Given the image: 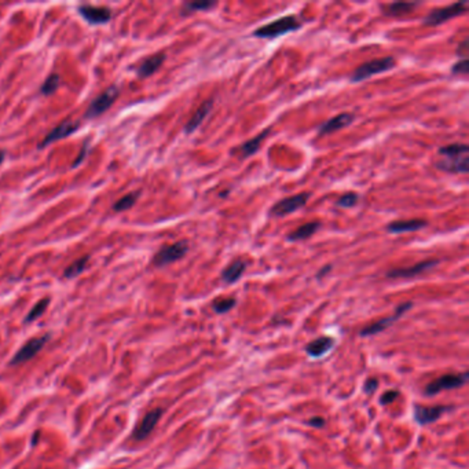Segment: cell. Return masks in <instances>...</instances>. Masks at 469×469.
Here are the masks:
<instances>
[{"label": "cell", "instance_id": "484cf974", "mask_svg": "<svg viewBox=\"0 0 469 469\" xmlns=\"http://www.w3.org/2000/svg\"><path fill=\"white\" fill-rule=\"evenodd\" d=\"M440 157H458L469 154V147L465 143H451L447 146H443L439 149Z\"/></svg>", "mask_w": 469, "mask_h": 469}, {"label": "cell", "instance_id": "ba28073f", "mask_svg": "<svg viewBox=\"0 0 469 469\" xmlns=\"http://www.w3.org/2000/svg\"><path fill=\"white\" fill-rule=\"evenodd\" d=\"M49 340V336H41V337H33L30 338L29 342H26L22 347L17 351L13 359H11V365L17 366V365H22L25 362L30 361L32 358H34L44 347V344Z\"/></svg>", "mask_w": 469, "mask_h": 469}, {"label": "cell", "instance_id": "2e32d148", "mask_svg": "<svg viewBox=\"0 0 469 469\" xmlns=\"http://www.w3.org/2000/svg\"><path fill=\"white\" fill-rule=\"evenodd\" d=\"M354 120H355V116L352 113H340L337 116L329 118L327 121L323 122L322 125L319 127V130H318V134L319 135H329V134H333V132L340 131L343 128L351 125Z\"/></svg>", "mask_w": 469, "mask_h": 469}, {"label": "cell", "instance_id": "4316f807", "mask_svg": "<svg viewBox=\"0 0 469 469\" xmlns=\"http://www.w3.org/2000/svg\"><path fill=\"white\" fill-rule=\"evenodd\" d=\"M88 259H90V256H83V258H80V259L74 260L73 263L65 269V277H66V278H74V277L80 275V274L86 270V267H87Z\"/></svg>", "mask_w": 469, "mask_h": 469}, {"label": "cell", "instance_id": "836d02e7", "mask_svg": "<svg viewBox=\"0 0 469 469\" xmlns=\"http://www.w3.org/2000/svg\"><path fill=\"white\" fill-rule=\"evenodd\" d=\"M396 398H399V391L396 390H390V391L384 392L380 398V403L381 405H390L392 402H395Z\"/></svg>", "mask_w": 469, "mask_h": 469}, {"label": "cell", "instance_id": "52a82bcc", "mask_svg": "<svg viewBox=\"0 0 469 469\" xmlns=\"http://www.w3.org/2000/svg\"><path fill=\"white\" fill-rule=\"evenodd\" d=\"M468 380V373H462V374H443V376L438 377L434 381L430 382L425 387V394L428 396L436 395L440 391H445V390H454V388H459L462 387Z\"/></svg>", "mask_w": 469, "mask_h": 469}, {"label": "cell", "instance_id": "ab89813d", "mask_svg": "<svg viewBox=\"0 0 469 469\" xmlns=\"http://www.w3.org/2000/svg\"><path fill=\"white\" fill-rule=\"evenodd\" d=\"M5 156H6V153L3 152V150H0V165H2V162L5 161Z\"/></svg>", "mask_w": 469, "mask_h": 469}, {"label": "cell", "instance_id": "d6986e66", "mask_svg": "<svg viewBox=\"0 0 469 469\" xmlns=\"http://www.w3.org/2000/svg\"><path fill=\"white\" fill-rule=\"evenodd\" d=\"M321 226H322V223L318 222V220H313V222L304 223V225H302L300 227L293 230V231H290L288 234V237H286V240L290 241V242L308 240L310 237H313L318 230L321 229Z\"/></svg>", "mask_w": 469, "mask_h": 469}, {"label": "cell", "instance_id": "7402d4cb", "mask_svg": "<svg viewBox=\"0 0 469 469\" xmlns=\"http://www.w3.org/2000/svg\"><path fill=\"white\" fill-rule=\"evenodd\" d=\"M246 266H248V264H246V262H244V260H234L233 263L229 264V266L222 271V281H223L225 284L229 285L235 284V282L244 275Z\"/></svg>", "mask_w": 469, "mask_h": 469}, {"label": "cell", "instance_id": "cb8c5ba5", "mask_svg": "<svg viewBox=\"0 0 469 469\" xmlns=\"http://www.w3.org/2000/svg\"><path fill=\"white\" fill-rule=\"evenodd\" d=\"M420 3H415V2H395L391 5L382 6V13L388 17H398V15H403L410 13L417 7Z\"/></svg>", "mask_w": 469, "mask_h": 469}, {"label": "cell", "instance_id": "74e56055", "mask_svg": "<svg viewBox=\"0 0 469 469\" xmlns=\"http://www.w3.org/2000/svg\"><path fill=\"white\" fill-rule=\"evenodd\" d=\"M457 53H458V55H461L462 58H466V54H468V40L465 39L464 41L461 43V46L458 47V51H457Z\"/></svg>", "mask_w": 469, "mask_h": 469}, {"label": "cell", "instance_id": "d6a6232c", "mask_svg": "<svg viewBox=\"0 0 469 469\" xmlns=\"http://www.w3.org/2000/svg\"><path fill=\"white\" fill-rule=\"evenodd\" d=\"M451 72L454 74H462V76H466L468 74V59L462 58L458 62H455L453 65V68H451Z\"/></svg>", "mask_w": 469, "mask_h": 469}, {"label": "cell", "instance_id": "e0dca14e", "mask_svg": "<svg viewBox=\"0 0 469 469\" xmlns=\"http://www.w3.org/2000/svg\"><path fill=\"white\" fill-rule=\"evenodd\" d=\"M428 226V222L424 219H409V220H396L387 226V231L392 234H402V233H411V231H418Z\"/></svg>", "mask_w": 469, "mask_h": 469}, {"label": "cell", "instance_id": "ac0fdd59", "mask_svg": "<svg viewBox=\"0 0 469 469\" xmlns=\"http://www.w3.org/2000/svg\"><path fill=\"white\" fill-rule=\"evenodd\" d=\"M212 108H214V99H208L205 102L201 103L200 106H198V109L194 112V114L190 117V120L186 124V134H191V132L196 131L197 128L200 127L201 124L205 121V118L208 117V114L210 113Z\"/></svg>", "mask_w": 469, "mask_h": 469}, {"label": "cell", "instance_id": "d590c367", "mask_svg": "<svg viewBox=\"0 0 469 469\" xmlns=\"http://www.w3.org/2000/svg\"><path fill=\"white\" fill-rule=\"evenodd\" d=\"M308 424L311 427H317V428H322L325 425V420H323L322 417H314L311 420L308 421Z\"/></svg>", "mask_w": 469, "mask_h": 469}, {"label": "cell", "instance_id": "4fadbf2b", "mask_svg": "<svg viewBox=\"0 0 469 469\" xmlns=\"http://www.w3.org/2000/svg\"><path fill=\"white\" fill-rule=\"evenodd\" d=\"M162 415V410L161 409H153L147 413L145 417H143L141 422L138 424V427L134 431V439L137 440H143L146 439L147 436L150 435L153 432V430L156 428V425L158 424V421L161 418Z\"/></svg>", "mask_w": 469, "mask_h": 469}, {"label": "cell", "instance_id": "8d00e7d4", "mask_svg": "<svg viewBox=\"0 0 469 469\" xmlns=\"http://www.w3.org/2000/svg\"><path fill=\"white\" fill-rule=\"evenodd\" d=\"M87 145H84L83 146V149H81V152H80V156L77 157V158H76V160H74V162H73V168H76V166L78 165V164H80V162L83 161L84 158H86V156H87Z\"/></svg>", "mask_w": 469, "mask_h": 469}, {"label": "cell", "instance_id": "4dcf8cb0", "mask_svg": "<svg viewBox=\"0 0 469 469\" xmlns=\"http://www.w3.org/2000/svg\"><path fill=\"white\" fill-rule=\"evenodd\" d=\"M235 299L229 297V299H219V300H216L214 302V310H215V313L218 314H226L229 313L230 310H233L235 306Z\"/></svg>", "mask_w": 469, "mask_h": 469}, {"label": "cell", "instance_id": "44dd1931", "mask_svg": "<svg viewBox=\"0 0 469 469\" xmlns=\"http://www.w3.org/2000/svg\"><path fill=\"white\" fill-rule=\"evenodd\" d=\"M334 346V340L332 337H327V336H322V337L315 338L314 342L308 343L307 347H306V352H307L310 357L313 358H321L325 355L326 352L332 350Z\"/></svg>", "mask_w": 469, "mask_h": 469}, {"label": "cell", "instance_id": "f1b7e54d", "mask_svg": "<svg viewBox=\"0 0 469 469\" xmlns=\"http://www.w3.org/2000/svg\"><path fill=\"white\" fill-rule=\"evenodd\" d=\"M59 83H61V78H59L58 74H50L49 77L44 80V83L41 84L40 93L43 94V95H53L58 90Z\"/></svg>", "mask_w": 469, "mask_h": 469}, {"label": "cell", "instance_id": "f35d334b", "mask_svg": "<svg viewBox=\"0 0 469 469\" xmlns=\"http://www.w3.org/2000/svg\"><path fill=\"white\" fill-rule=\"evenodd\" d=\"M332 269H333L332 264H327V266L322 267V269H321V271H319V273L317 274V278H322V277H325V275H326V274L329 273V271H330Z\"/></svg>", "mask_w": 469, "mask_h": 469}, {"label": "cell", "instance_id": "3957f363", "mask_svg": "<svg viewBox=\"0 0 469 469\" xmlns=\"http://www.w3.org/2000/svg\"><path fill=\"white\" fill-rule=\"evenodd\" d=\"M468 11V3L466 2H458V3H453L451 6L447 7H442V9H436L432 10L430 14L427 15L424 18V25L427 26H438L447 22V21L453 20L458 15L465 14Z\"/></svg>", "mask_w": 469, "mask_h": 469}, {"label": "cell", "instance_id": "30bf717a", "mask_svg": "<svg viewBox=\"0 0 469 469\" xmlns=\"http://www.w3.org/2000/svg\"><path fill=\"white\" fill-rule=\"evenodd\" d=\"M438 263H439V260L435 259L422 260L420 263L410 266V267L390 270V271L387 273V277H388V278H413V277H417V275H420V274L430 271L431 269H434L435 266H438Z\"/></svg>", "mask_w": 469, "mask_h": 469}, {"label": "cell", "instance_id": "5bb4252c", "mask_svg": "<svg viewBox=\"0 0 469 469\" xmlns=\"http://www.w3.org/2000/svg\"><path fill=\"white\" fill-rule=\"evenodd\" d=\"M451 407L450 406H421L415 405L414 406V420L421 424V425H425V424H431L434 421L439 420L443 413L450 410Z\"/></svg>", "mask_w": 469, "mask_h": 469}, {"label": "cell", "instance_id": "9c48e42d", "mask_svg": "<svg viewBox=\"0 0 469 469\" xmlns=\"http://www.w3.org/2000/svg\"><path fill=\"white\" fill-rule=\"evenodd\" d=\"M411 307H413V303H411V302L402 303L401 306H398L396 311L392 314L391 317L382 318L380 321H377V322L371 323V325L366 326L365 329H362L361 336H363V337H365V336H373V334H377V333L386 330V329H388V327L391 326L392 323H395L399 318H402V315H403L406 311H409Z\"/></svg>", "mask_w": 469, "mask_h": 469}, {"label": "cell", "instance_id": "f546056e", "mask_svg": "<svg viewBox=\"0 0 469 469\" xmlns=\"http://www.w3.org/2000/svg\"><path fill=\"white\" fill-rule=\"evenodd\" d=\"M358 202H359V196L354 191H350V193H346V194L338 197V200L336 201V205L348 209V208H354Z\"/></svg>", "mask_w": 469, "mask_h": 469}, {"label": "cell", "instance_id": "83f0119b", "mask_svg": "<svg viewBox=\"0 0 469 469\" xmlns=\"http://www.w3.org/2000/svg\"><path fill=\"white\" fill-rule=\"evenodd\" d=\"M138 197H139V191H132V193H128L125 196H122L120 200L113 205V209L114 212H122V210H127L130 209L135 202H137Z\"/></svg>", "mask_w": 469, "mask_h": 469}, {"label": "cell", "instance_id": "1f68e13d", "mask_svg": "<svg viewBox=\"0 0 469 469\" xmlns=\"http://www.w3.org/2000/svg\"><path fill=\"white\" fill-rule=\"evenodd\" d=\"M49 302H50L49 299H43V300H40L37 304H34V307L30 310L25 321H26V322H32V321H34V319H37L39 317H41V315L44 314V311H46L47 306H49Z\"/></svg>", "mask_w": 469, "mask_h": 469}, {"label": "cell", "instance_id": "277c9868", "mask_svg": "<svg viewBox=\"0 0 469 469\" xmlns=\"http://www.w3.org/2000/svg\"><path fill=\"white\" fill-rule=\"evenodd\" d=\"M187 252H189L187 241H178L175 244L164 245L161 249L154 254L153 264L156 267H164V266H168V264L175 263L178 260L183 259Z\"/></svg>", "mask_w": 469, "mask_h": 469}, {"label": "cell", "instance_id": "ffe728a7", "mask_svg": "<svg viewBox=\"0 0 469 469\" xmlns=\"http://www.w3.org/2000/svg\"><path fill=\"white\" fill-rule=\"evenodd\" d=\"M270 130H264L259 134V135H256L254 138L249 139V141H246L245 143H242L235 152L238 153V156L240 158H248V157L253 156L254 153L258 152L262 146V142H263L266 138L269 137Z\"/></svg>", "mask_w": 469, "mask_h": 469}, {"label": "cell", "instance_id": "d4e9b609", "mask_svg": "<svg viewBox=\"0 0 469 469\" xmlns=\"http://www.w3.org/2000/svg\"><path fill=\"white\" fill-rule=\"evenodd\" d=\"M218 3L214 0H200V2H187L182 7V15H189L197 11H208L216 7Z\"/></svg>", "mask_w": 469, "mask_h": 469}, {"label": "cell", "instance_id": "7c38bea8", "mask_svg": "<svg viewBox=\"0 0 469 469\" xmlns=\"http://www.w3.org/2000/svg\"><path fill=\"white\" fill-rule=\"evenodd\" d=\"M78 14L91 25L106 24L112 18V10L108 7H95V6L83 5L77 9Z\"/></svg>", "mask_w": 469, "mask_h": 469}, {"label": "cell", "instance_id": "e575fe53", "mask_svg": "<svg viewBox=\"0 0 469 469\" xmlns=\"http://www.w3.org/2000/svg\"><path fill=\"white\" fill-rule=\"evenodd\" d=\"M377 387H378V381L376 378H367V381L365 382V391L367 394H373L377 390Z\"/></svg>", "mask_w": 469, "mask_h": 469}, {"label": "cell", "instance_id": "8992f818", "mask_svg": "<svg viewBox=\"0 0 469 469\" xmlns=\"http://www.w3.org/2000/svg\"><path fill=\"white\" fill-rule=\"evenodd\" d=\"M118 94H120V90L117 86H112L108 90H105L102 94H99L98 97L90 103L87 112L84 114L86 118H95L103 114L117 99Z\"/></svg>", "mask_w": 469, "mask_h": 469}, {"label": "cell", "instance_id": "8fae6325", "mask_svg": "<svg viewBox=\"0 0 469 469\" xmlns=\"http://www.w3.org/2000/svg\"><path fill=\"white\" fill-rule=\"evenodd\" d=\"M77 121H72V120H65L61 124H58L57 127H54L51 131L44 137V139L41 142L39 143V149H43V147L49 146L55 141H59V139H64L66 137H70V135H73L74 132L77 131L78 128Z\"/></svg>", "mask_w": 469, "mask_h": 469}, {"label": "cell", "instance_id": "5b68a950", "mask_svg": "<svg viewBox=\"0 0 469 469\" xmlns=\"http://www.w3.org/2000/svg\"><path fill=\"white\" fill-rule=\"evenodd\" d=\"M310 197H311V194L308 191H304V193H299L294 196L286 197L284 200H279L277 204L271 206L270 215L273 218H284V216L293 214V212H297L299 209L306 206Z\"/></svg>", "mask_w": 469, "mask_h": 469}, {"label": "cell", "instance_id": "603a6c76", "mask_svg": "<svg viewBox=\"0 0 469 469\" xmlns=\"http://www.w3.org/2000/svg\"><path fill=\"white\" fill-rule=\"evenodd\" d=\"M164 61H165V54H162V53L149 57L138 68V76L139 77H149V76H152L153 73H156L157 70L160 69V66L164 64Z\"/></svg>", "mask_w": 469, "mask_h": 469}, {"label": "cell", "instance_id": "7a4b0ae2", "mask_svg": "<svg viewBox=\"0 0 469 469\" xmlns=\"http://www.w3.org/2000/svg\"><path fill=\"white\" fill-rule=\"evenodd\" d=\"M395 66V58L388 55V57H382V58H376L367 61L365 64L359 65L352 74L350 76V80L352 83H359L363 80L373 77L376 74L386 73L388 70H391Z\"/></svg>", "mask_w": 469, "mask_h": 469}, {"label": "cell", "instance_id": "6da1fadb", "mask_svg": "<svg viewBox=\"0 0 469 469\" xmlns=\"http://www.w3.org/2000/svg\"><path fill=\"white\" fill-rule=\"evenodd\" d=\"M300 28H302V22L294 15H286V17H281L278 20L271 21L269 24L254 29L253 36L260 37V39H275L289 32L299 30Z\"/></svg>", "mask_w": 469, "mask_h": 469}, {"label": "cell", "instance_id": "9a60e30c", "mask_svg": "<svg viewBox=\"0 0 469 469\" xmlns=\"http://www.w3.org/2000/svg\"><path fill=\"white\" fill-rule=\"evenodd\" d=\"M435 166L440 171L449 174H468L469 154L458 157H442V160L436 161Z\"/></svg>", "mask_w": 469, "mask_h": 469}]
</instances>
